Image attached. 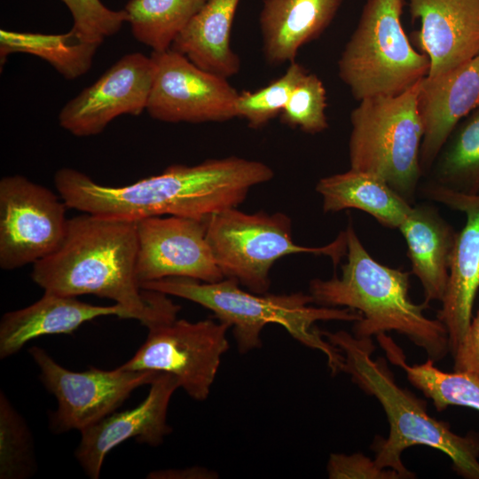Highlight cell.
I'll use <instances>...</instances> for the list:
<instances>
[{
    "label": "cell",
    "mask_w": 479,
    "mask_h": 479,
    "mask_svg": "<svg viewBox=\"0 0 479 479\" xmlns=\"http://www.w3.org/2000/svg\"><path fill=\"white\" fill-rule=\"evenodd\" d=\"M267 164L237 156L193 166L175 164L129 185L107 186L71 168L59 169L54 185L67 208L96 216L137 221L164 215L206 219L237 208L250 189L272 179Z\"/></svg>",
    "instance_id": "1"
},
{
    "label": "cell",
    "mask_w": 479,
    "mask_h": 479,
    "mask_svg": "<svg viewBox=\"0 0 479 479\" xmlns=\"http://www.w3.org/2000/svg\"><path fill=\"white\" fill-rule=\"evenodd\" d=\"M137 256V221L83 213L68 219L63 241L33 264L31 279L44 292L112 300L147 328L176 319L181 307L168 294L140 287Z\"/></svg>",
    "instance_id": "2"
},
{
    "label": "cell",
    "mask_w": 479,
    "mask_h": 479,
    "mask_svg": "<svg viewBox=\"0 0 479 479\" xmlns=\"http://www.w3.org/2000/svg\"><path fill=\"white\" fill-rule=\"evenodd\" d=\"M321 334L343 354L342 372L362 390L375 397L385 411L389 436L375 439L371 447L379 467L393 469L402 479L414 478L403 464L401 454L409 447L426 445L446 454L459 476L479 479V433L459 436L447 422L431 417L424 400L396 383L384 358L372 359L375 347L371 338L358 339L342 330H321Z\"/></svg>",
    "instance_id": "3"
},
{
    "label": "cell",
    "mask_w": 479,
    "mask_h": 479,
    "mask_svg": "<svg viewBox=\"0 0 479 479\" xmlns=\"http://www.w3.org/2000/svg\"><path fill=\"white\" fill-rule=\"evenodd\" d=\"M347 262L342 275L329 279H314L309 294L324 307L357 310L362 318L354 322L358 339L397 331L423 349L434 362L450 351L448 333L439 319L427 318L428 303H414L409 296L410 272L381 264L365 249L349 223L345 230Z\"/></svg>",
    "instance_id": "4"
},
{
    "label": "cell",
    "mask_w": 479,
    "mask_h": 479,
    "mask_svg": "<svg viewBox=\"0 0 479 479\" xmlns=\"http://www.w3.org/2000/svg\"><path fill=\"white\" fill-rule=\"evenodd\" d=\"M140 287L193 302L212 311L218 321L232 328L240 354L260 349L264 326L278 324L302 345L322 352L333 375L342 372L344 357L322 335L316 323L356 322L362 318L360 312L349 308L310 305L314 302L310 294H255L243 290L232 279L207 283L171 277L141 283Z\"/></svg>",
    "instance_id": "5"
},
{
    "label": "cell",
    "mask_w": 479,
    "mask_h": 479,
    "mask_svg": "<svg viewBox=\"0 0 479 479\" xmlns=\"http://www.w3.org/2000/svg\"><path fill=\"white\" fill-rule=\"evenodd\" d=\"M404 0H366L338 60V75L360 101L397 96L426 77L428 57L411 44L402 26Z\"/></svg>",
    "instance_id": "6"
},
{
    "label": "cell",
    "mask_w": 479,
    "mask_h": 479,
    "mask_svg": "<svg viewBox=\"0 0 479 479\" xmlns=\"http://www.w3.org/2000/svg\"><path fill=\"white\" fill-rule=\"evenodd\" d=\"M420 81L397 96L362 99L350 114V169L380 177L411 204L423 175Z\"/></svg>",
    "instance_id": "7"
},
{
    "label": "cell",
    "mask_w": 479,
    "mask_h": 479,
    "mask_svg": "<svg viewBox=\"0 0 479 479\" xmlns=\"http://www.w3.org/2000/svg\"><path fill=\"white\" fill-rule=\"evenodd\" d=\"M206 236L224 279H232L255 294H266L270 271L279 258L294 254L329 256L334 266L346 255L345 231L324 247L294 242L290 217L281 212L245 213L231 208L205 219Z\"/></svg>",
    "instance_id": "8"
},
{
    "label": "cell",
    "mask_w": 479,
    "mask_h": 479,
    "mask_svg": "<svg viewBox=\"0 0 479 479\" xmlns=\"http://www.w3.org/2000/svg\"><path fill=\"white\" fill-rule=\"evenodd\" d=\"M229 328L211 318L197 322L176 318L152 326L145 342L121 367L170 373L191 398L204 401L229 349Z\"/></svg>",
    "instance_id": "9"
},
{
    "label": "cell",
    "mask_w": 479,
    "mask_h": 479,
    "mask_svg": "<svg viewBox=\"0 0 479 479\" xmlns=\"http://www.w3.org/2000/svg\"><path fill=\"white\" fill-rule=\"evenodd\" d=\"M28 352L40 371L41 382L57 399L58 407L50 416V428L56 434L73 429L81 432L99 421L114 412L137 388L151 384L161 373L121 366L72 372L38 346Z\"/></svg>",
    "instance_id": "10"
},
{
    "label": "cell",
    "mask_w": 479,
    "mask_h": 479,
    "mask_svg": "<svg viewBox=\"0 0 479 479\" xmlns=\"http://www.w3.org/2000/svg\"><path fill=\"white\" fill-rule=\"evenodd\" d=\"M67 206L59 195L24 176L0 181V267L5 271L34 264L63 241Z\"/></svg>",
    "instance_id": "11"
},
{
    "label": "cell",
    "mask_w": 479,
    "mask_h": 479,
    "mask_svg": "<svg viewBox=\"0 0 479 479\" xmlns=\"http://www.w3.org/2000/svg\"><path fill=\"white\" fill-rule=\"evenodd\" d=\"M151 57L155 72L146 111L153 119L200 123L237 117L240 93L227 78L197 67L171 48L153 51Z\"/></svg>",
    "instance_id": "12"
},
{
    "label": "cell",
    "mask_w": 479,
    "mask_h": 479,
    "mask_svg": "<svg viewBox=\"0 0 479 479\" xmlns=\"http://www.w3.org/2000/svg\"><path fill=\"white\" fill-rule=\"evenodd\" d=\"M205 219L169 216L137 221L139 284L171 277L213 283L224 278L207 240Z\"/></svg>",
    "instance_id": "13"
},
{
    "label": "cell",
    "mask_w": 479,
    "mask_h": 479,
    "mask_svg": "<svg viewBox=\"0 0 479 479\" xmlns=\"http://www.w3.org/2000/svg\"><path fill=\"white\" fill-rule=\"evenodd\" d=\"M154 72L151 56L126 54L62 107L60 127L76 137H90L122 114L139 115L146 110Z\"/></svg>",
    "instance_id": "14"
},
{
    "label": "cell",
    "mask_w": 479,
    "mask_h": 479,
    "mask_svg": "<svg viewBox=\"0 0 479 479\" xmlns=\"http://www.w3.org/2000/svg\"><path fill=\"white\" fill-rule=\"evenodd\" d=\"M179 387L174 375L160 373L150 384L147 397L135 408L113 412L82 430L75 457L86 475L98 479L107 453L126 440L161 445L172 431L167 422L168 409Z\"/></svg>",
    "instance_id": "15"
},
{
    "label": "cell",
    "mask_w": 479,
    "mask_h": 479,
    "mask_svg": "<svg viewBox=\"0 0 479 479\" xmlns=\"http://www.w3.org/2000/svg\"><path fill=\"white\" fill-rule=\"evenodd\" d=\"M424 197L466 215L458 232L449 279L436 318L446 328L450 352L454 353L472 319L474 302L479 289V194L453 192L427 182L420 188Z\"/></svg>",
    "instance_id": "16"
},
{
    "label": "cell",
    "mask_w": 479,
    "mask_h": 479,
    "mask_svg": "<svg viewBox=\"0 0 479 479\" xmlns=\"http://www.w3.org/2000/svg\"><path fill=\"white\" fill-rule=\"evenodd\" d=\"M420 23L416 39L429 59L428 77L451 71L479 53V0H408Z\"/></svg>",
    "instance_id": "17"
},
{
    "label": "cell",
    "mask_w": 479,
    "mask_h": 479,
    "mask_svg": "<svg viewBox=\"0 0 479 479\" xmlns=\"http://www.w3.org/2000/svg\"><path fill=\"white\" fill-rule=\"evenodd\" d=\"M417 105L423 126L420 161L424 174L456 126L479 107V53L441 75L424 77Z\"/></svg>",
    "instance_id": "18"
},
{
    "label": "cell",
    "mask_w": 479,
    "mask_h": 479,
    "mask_svg": "<svg viewBox=\"0 0 479 479\" xmlns=\"http://www.w3.org/2000/svg\"><path fill=\"white\" fill-rule=\"evenodd\" d=\"M106 316L135 319L126 307L93 305L50 292L23 309L4 313L0 321V358L19 352L26 343L43 335L71 334L83 323Z\"/></svg>",
    "instance_id": "19"
},
{
    "label": "cell",
    "mask_w": 479,
    "mask_h": 479,
    "mask_svg": "<svg viewBox=\"0 0 479 479\" xmlns=\"http://www.w3.org/2000/svg\"><path fill=\"white\" fill-rule=\"evenodd\" d=\"M343 0H263L259 15L263 52L268 64L295 61L300 49L331 24Z\"/></svg>",
    "instance_id": "20"
},
{
    "label": "cell",
    "mask_w": 479,
    "mask_h": 479,
    "mask_svg": "<svg viewBox=\"0 0 479 479\" xmlns=\"http://www.w3.org/2000/svg\"><path fill=\"white\" fill-rule=\"evenodd\" d=\"M406 245L412 274L420 280L424 302L442 301L446 290L458 232L436 207L412 204L398 227Z\"/></svg>",
    "instance_id": "21"
},
{
    "label": "cell",
    "mask_w": 479,
    "mask_h": 479,
    "mask_svg": "<svg viewBox=\"0 0 479 479\" xmlns=\"http://www.w3.org/2000/svg\"><path fill=\"white\" fill-rule=\"evenodd\" d=\"M240 0H208L175 39L171 49L197 67L229 78L240 70L232 49V27Z\"/></svg>",
    "instance_id": "22"
},
{
    "label": "cell",
    "mask_w": 479,
    "mask_h": 479,
    "mask_svg": "<svg viewBox=\"0 0 479 479\" xmlns=\"http://www.w3.org/2000/svg\"><path fill=\"white\" fill-rule=\"evenodd\" d=\"M315 189L325 213L355 208L390 229H398L412 206L380 177L353 169L320 178Z\"/></svg>",
    "instance_id": "23"
},
{
    "label": "cell",
    "mask_w": 479,
    "mask_h": 479,
    "mask_svg": "<svg viewBox=\"0 0 479 479\" xmlns=\"http://www.w3.org/2000/svg\"><path fill=\"white\" fill-rule=\"evenodd\" d=\"M99 46L81 38L73 29L59 35L0 30L2 64L10 54H31L50 63L68 80L88 72Z\"/></svg>",
    "instance_id": "24"
},
{
    "label": "cell",
    "mask_w": 479,
    "mask_h": 479,
    "mask_svg": "<svg viewBox=\"0 0 479 479\" xmlns=\"http://www.w3.org/2000/svg\"><path fill=\"white\" fill-rule=\"evenodd\" d=\"M376 337L390 363L405 373L409 381L432 400L438 412L450 405L479 411L478 379L464 372H444L429 358L423 364L410 365L404 351L390 336L384 333Z\"/></svg>",
    "instance_id": "25"
},
{
    "label": "cell",
    "mask_w": 479,
    "mask_h": 479,
    "mask_svg": "<svg viewBox=\"0 0 479 479\" xmlns=\"http://www.w3.org/2000/svg\"><path fill=\"white\" fill-rule=\"evenodd\" d=\"M432 167L428 182L464 194H479V107L456 126Z\"/></svg>",
    "instance_id": "26"
},
{
    "label": "cell",
    "mask_w": 479,
    "mask_h": 479,
    "mask_svg": "<svg viewBox=\"0 0 479 479\" xmlns=\"http://www.w3.org/2000/svg\"><path fill=\"white\" fill-rule=\"evenodd\" d=\"M208 0H130L124 10L137 41L160 52L175 39Z\"/></svg>",
    "instance_id": "27"
},
{
    "label": "cell",
    "mask_w": 479,
    "mask_h": 479,
    "mask_svg": "<svg viewBox=\"0 0 479 479\" xmlns=\"http://www.w3.org/2000/svg\"><path fill=\"white\" fill-rule=\"evenodd\" d=\"M37 469L32 433L25 419L0 392V478L27 479Z\"/></svg>",
    "instance_id": "28"
},
{
    "label": "cell",
    "mask_w": 479,
    "mask_h": 479,
    "mask_svg": "<svg viewBox=\"0 0 479 479\" xmlns=\"http://www.w3.org/2000/svg\"><path fill=\"white\" fill-rule=\"evenodd\" d=\"M308 71L301 64L289 63L286 72L255 91H242L237 101V117L252 129H260L279 115L293 90Z\"/></svg>",
    "instance_id": "29"
},
{
    "label": "cell",
    "mask_w": 479,
    "mask_h": 479,
    "mask_svg": "<svg viewBox=\"0 0 479 479\" xmlns=\"http://www.w3.org/2000/svg\"><path fill=\"white\" fill-rule=\"evenodd\" d=\"M326 90L315 74L307 72L293 90L280 115V122L308 134L328 128Z\"/></svg>",
    "instance_id": "30"
},
{
    "label": "cell",
    "mask_w": 479,
    "mask_h": 479,
    "mask_svg": "<svg viewBox=\"0 0 479 479\" xmlns=\"http://www.w3.org/2000/svg\"><path fill=\"white\" fill-rule=\"evenodd\" d=\"M71 12L73 29L81 38L100 44L128 21L126 11H114L100 0H61Z\"/></svg>",
    "instance_id": "31"
},
{
    "label": "cell",
    "mask_w": 479,
    "mask_h": 479,
    "mask_svg": "<svg viewBox=\"0 0 479 479\" xmlns=\"http://www.w3.org/2000/svg\"><path fill=\"white\" fill-rule=\"evenodd\" d=\"M330 479H400L399 474L389 468L379 467L374 460L363 453L350 455L332 453L327 463Z\"/></svg>",
    "instance_id": "32"
},
{
    "label": "cell",
    "mask_w": 479,
    "mask_h": 479,
    "mask_svg": "<svg viewBox=\"0 0 479 479\" xmlns=\"http://www.w3.org/2000/svg\"><path fill=\"white\" fill-rule=\"evenodd\" d=\"M453 369L467 373L479 380V310L458 348L452 354Z\"/></svg>",
    "instance_id": "33"
},
{
    "label": "cell",
    "mask_w": 479,
    "mask_h": 479,
    "mask_svg": "<svg viewBox=\"0 0 479 479\" xmlns=\"http://www.w3.org/2000/svg\"><path fill=\"white\" fill-rule=\"evenodd\" d=\"M216 473L200 467H192L181 469H162L155 470L148 474L146 478L164 479V478H216Z\"/></svg>",
    "instance_id": "34"
}]
</instances>
